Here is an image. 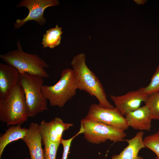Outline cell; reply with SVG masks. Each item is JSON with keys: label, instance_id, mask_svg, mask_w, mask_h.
Masks as SVG:
<instances>
[{"label": "cell", "instance_id": "cell-1", "mask_svg": "<svg viewBox=\"0 0 159 159\" xmlns=\"http://www.w3.org/2000/svg\"><path fill=\"white\" fill-rule=\"evenodd\" d=\"M85 55L79 54L73 58L71 62L77 79L78 89L95 96L101 107L108 109L114 107L107 100L104 88L100 80L87 65Z\"/></svg>", "mask_w": 159, "mask_h": 159}, {"label": "cell", "instance_id": "cell-2", "mask_svg": "<svg viewBox=\"0 0 159 159\" xmlns=\"http://www.w3.org/2000/svg\"><path fill=\"white\" fill-rule=\"evenodd\" d=\"M28 117L25 94L18 83L5 98H0V120L7 126L21 125Z\"/></svg>", "mask_w": 159, "mask_h": 159}, {"label": "cell", "instance_id": "cell-3", "mask_svg": "<svg viewBox=\"0 0 159 159\" xmlns=\"http://www.w3.org/2000/svg\"><path fill=\"white\" fill-rule=\"evenodd\" d=\"M78 89L77 79L72 69L62 71L59 80L54 85H42L41 91L43 97L48 100L50 105L62 107L75 96Z\"/></svg>", "mask_w": 159, "mask_h": 159}, {"label": "cell", "instance_id": "cell-4", "mask_svg": "<svg viewBox=\"0 0 159 159\" xmlns=\"http://www.w3.org/2000/svg\"><path fill=\"white\" fill-rule=\"evenodd\" d=\"M16 49L0 55L3 61L16 68L20 74L27 73L44 78L49 77L45 69L49 67L45 61L36 54L24 52L19 40L16 42Z\"/></svg>", "mask_w": 159, "mask_h": 159}, {"label": "cell", "instance_id": "cell-5", "mask_svg": "<svg viewBox=\"0 0 159 159\" xmlns=\"http://www.w3.org/2000/svg\"><path fill=\"white\" fill-rule=\"evenodd\" d=\"M43 82L42 77L27 73H19L18 83L25 94L28 117L35 116L48 109L47 100L43 97L41 91Z\"/></svg>", "mask_w": 159, "mask_h": 159}, {"label": "cell", "instance_id": "cell-6", "mask_svg": "<svg viewBox=\"0 0 159 159\" xmlns=\"http://www.w3.org/2000/svg\"><path fill=\"white\" fill-rule=\"evenodd\" d=\"M85 138L92 144H99L109 140L114 142L125 141V131L85 118L80 121Z\"/></svg>", "mask_w": 159, "mask_h": 159}, {"label": "cell", "instance_id": "cell-7", "mask_svg": "<svg viewBox=\"0 0 159 159\" xmlns=\"http://www.w3.org/2000/svg\"><path fill=\"white\" fill-rule=\"evenodd\" d=\"M85 119L125 131L128 128L125 118L115 107H102L98 104L90 106Z\"/></svg>", "mask_w": 159, "mask_h": 159}, {"label": "cell", "instance_id": "cell-8", "mask_svg": "<svg viewBox=\"0 0 159 159\" xmlns=\"http://www.w3.org/2000/svg\"><path fill=\"white\" fill-rule=\"evenodd\" d=\"M59 4L57 0H22L16 6V7H24L29 10L28 15L25 18L17 19L14 24V28L18 29L27 22L34 21L39 25L42 26L46 22L44 17L45 10L47 8L57 6Z\"/></svg>", "mask_w": 159, "mask_h": 159}, {"label": "cell", "instance_id": "cell-9", "mask_svg": "<svg viewBox=\"0 0 159 159\" xmlns=\"http://www.w3.org/2000/svg\"><path fill=\"white\" fill-rule=\"evenodd\" d=\"M147 96L139 89L129 91L122 95H111L110 97L115 107L125 116L128 113L140 107L141 103L145 102Z\"/></svg>", "mask_w": 159, "mask_h": 159}, {"label": "cell", "instance_id": "cell-10", "mask_svg": "<svg viewBox=\"0 0 159 159\" xmlns=\"http://www.w3.org/2000/svg\"><path fill=\"white\" fill-rule=\"evenodd\" d=\"M73 125L72 123L64 122L58 117H55L49 122L42 120L39 128L42 143L50 142L60 143L64 132Z\"/></svg>", "mask_w": 159, "mask_h": 159}, {"label": "cell", "instance_id": "cell-11", "mask_svg": "<svg viewBox=\"0 0 159 159\" xmlns=\"http://www.w3.org/2000/svg\"><path fill=\"white\" fill-rule=\"evenodd\" d=\"M28 129L26 135L21 140L28 148L30 159H45L42 147V139L39 125L31 122Z\"/></svg>", "mask_w": 159, "mask_h": 159}, {"label": "cell", "instance_id": "cell-12", "mask_svg": "<svg viewBox=\"0 0 159 159\" xmlns=\"http://www.w3.org/2000/svg\"><path fill=\"white\" fill-rule=\"evenodd\" d=\"M19 73L14 67L0 63V98H4L18 83Z\"/></svg>", "mask_w": 159, "mask_h": 159}, {"label": "cell", "instance_id": "cell-13", "mask_svg": "<svg viewBox=\"0 0 159 159\" xmlns=\"http://www.w3.org/2000/svg\"><path fill=\"white\" fill-rule=\"evenodd\" d=\"M125 116L128 126L135 130H150L152 119L146 105L128 113Z\"/></svg>", "mask_w": 159, "mask_h": 159}, {"label": "cell", "instance_id": "cell-14", "mask_svg": "<svg viewBox=\"0 0 159 159\" xmlns=\"http://www.w3.org/2000/svg\"><path fill=\"white\" fill-rule=\"evenodd\" d=\"M144 132L140 131L137 133L135 136L130 139H125V141L128 144L118 155L112 156L110 159H143L138 155L140 150L145 147L143 137Z\"/></svg>", "mask_w": 159, "mask_h": 159}, {"label": "cell", "instance_id": "cell-15", "mask_svg": "<svg viewBox=\"0 0 159 159\" xmlns=\"http://www.w3.org/2000/svg\"><path fill=\"white\" fill-rule=\"evenodd\" d=\"M28 128H22L21 125L10 127L0 137V159L6 146L10 143L23 139L26 135Z\"/></svg>", "mask_w": 159, "mask_h": 159}, {"label": "cell", "instance_id": "cell-16", "mask_svg": "<svg viewBox=\"0 0 159 159\" xmlns=\"http://www.w3.org/2000/svg\"><path fill=\"white\" fill-rule=\"evenodd\" d=\"M62 30V28L57 25L54 27L47 30L43 35L41 44L43 47L53 49L59 45L61 43V36L63 33Z\"/></svg>", "mask_w": 159, "mask_h": 159}, {"label": "cell", "instance_id": "cell-17", "mask_svg": "<svg viewBox=\"0 0 159 159\" xmlns=\"http://www.w3.org/2000/svg\"><path fill=\"white\" fill-rule=\"evenodd\" d=\"M144 102L149 110L152 119L159 120V92L148 95Z\"/></svg>", "mask_w": 159, "mask_h": 159}, {"label": "cell", "instance_id": "cell-18", "mask_svg": "<svg viewBox=\"0 0 159 159\" xmlns=\"http://www.w3.org/2000/svg\"><path fill=\"white\" fill-rule=\"evenodd\" d=\"M139 89L147 95L153 93L159 92V65L152 75L148 85Z\"/></svg>", "mask_w": 159, "mask_h": 159}, {"label": "cell", "instance_id": "cell-19", "mask_svg": "<svg viewBox=\"0 0 159 159\" xmlns=\"http://www.w3.org/2000/svg\"><path fill=\"white\" fill-rule=\"evenodd\" d=\"M143 141L145 147L154 152L159 159V131L145 137Z\"/></svg>", "mask_w": 159, "mask_h": 159}, {"label": "cell", "instance_id": "cell-20", "mask_svg": "<svg viewBox=\"0 0 159 159\" xmlns=\"http://www.w3.org/2000/svg\"><path fill=\"white\" fill-rule=\"evenodd\" d=\"M43 143L44 145L45 159H56L57 150L60 143L50 142Z\"/></svg>", "mask_w": 159, "mask_h": 159}, {"label": "cell", "instance_id": "cell-21", "mask_svg": "<svg viewBox=\"0 0 159 159\" xmlns=\"http://www.w3.org/2000/svg\"><path fill=\"white\" fill-rule=\"evenodd\" d=\"M84 132L83 127L80 125V127L78 132L71 138L67 140L61 139L60 143L62 144L63 148V151L61 159H67L68 154L71 143L73 139L76 136L81 133H83Z\"/></svg>", "mask_w": 159, "mask_h": 159}, {"label": "cell", "instance_id": "cell-22", "mask_svg": "<svg viewBox=\"0 0 159 159\" xmlns=\"http://www.w3.org/2000/svg\"><path fill=\"white\" fill-rule=\"evenodd\" d=\"M135 3L138 4H143L145 3L147 1L145 0H134Z\"/></svg>", "mask_w": 159, "mask_h": 159}, {"label": "cell", "instance_id": "cell-23", "mask_svg": "<svg viewBox=\"0 0 159 159\" xmlns=\"http://www.w3.org/2000/svg\"><path fill=\"white\" fill-rule=\"evenodd\" d=\"M155 159H158V158L156 157Z\"/></svg>", "mask_w": 159, "mask_h": 159}, {"label": "cell", "instance_id": "cell-24", "mask_svg": "<svg viewBox=\"0 0 159 159\" xmlns=\"http://www.w3.org/2000/svg\"><path fill=\"white\" fill-rule=\"evenodd\" d=\"M26 159H28V158H26Z\"/></svg>", "mask_w": 159, "mask_h": 159}]
</instances>
